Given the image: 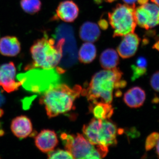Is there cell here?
<instances>
[{
  "instance_id": "cell-21",
  "label": "cell",
  "mask_w": 159,
  "mask_h": 159,
  "mask_svg": "<svg viewBox=\"0 0 159 159\" xmlns=\"http://www.w3.org/2000/svg\"><path fill=\"white\" fill-rule=\"evenodd\" d=\"M20 4L23 10L29 14H35L41 9L40 0H21Z\"/></svg>"
},
{
  "instance_id": "cell-35",
  "label": "cell",
  "mask_w": 159,
  "mask_h": 159,
  "mask_svg": "<svg viewBox=\"0 0 159 159\" xmlns=\"http://www.w3.org/2000/svg\"><path fill=\"white\" fill-rule=\"evenodd\" d=\"M105 2H107L108 3H112L113 2H115V1H116V0H105Z\"/></svg>"
},
{
  "instance_id": "cell-1",
  "label": "cell",
  "mask_w": 159,
  "mask_h": 159,
  "mask_svg": "<svg viewBox=\"0 0 159 159\" xmlns=\"http://www.w3.org/2000/svg\"><path fill=\"white\" fill-rule=\"evenodd\" d=\"M122 72L116 67L99 71L93 75L87 87L82 89L81 94L90 103H111L114 89L123 88L126 85V81L122 80Z\"/></svg>"
},
{
  "instance_id": "cell-7",
  "label": "cell",
  "mask_w": 159,
  "mask_h": 159,
  "mask_svg": "<svg viewBox=\"0 0 159 159\" xmlns=\"http://www.w3.org/2000/svg\"><path fill=\"white\" fill-rule=\"evenodd\" d=\"M55 44L62 51L59 68L66 71L77 62L78 52L74 29L71 26L61 24L56 28L53 36Z\"/></svg>"
},
{
  "instance_id": "cell-12",
  "label": "cell",
  "mask_w": 159,
  "mask_h": 159,
  "mask_svg": "<svg viewBox=\"0 0 159 159\" xmlns=\"http://www.w3.org/2000/svg\"><path fill=\"white\" fill-rule=\"evenodd\" d=\"M35 145L43 152H49L54 150L58 145L56 134L51 129L42 130L34 138Z\"/></svg>"
},
{
  "instance_id": "cell-22",
  "label": "cell",
  "mask_w": 159,
  "mask_h": 159,
  "mask_svg": "<svg viewBox=\"0 0 159 159\" xmlns=\"http://www.w3.org/2000/svg\"><path fill=\"white\" fill-rule=\"evenodd\" d=\"M130 92L134 101L136 103L138 108L144 104L146 99L145 91L139 86H135L128 90Z\"/></svg>"
},
{
  "instance_id": "cell-18",
  "label": "cell",
  "mask_w": 159,
  "mask_h": 159,
  "mask_svg": "<svg viewBox=\"0 0 159 159\" xmlns=\"http://www.w3.org/2000/svg\"><path fill=\"white\" fill-rule=\"evenodd\" d=\"M99 62L102 67L106 70L116 67L119 63L118 53L113 49H106L100 55Z\"/></svg>"
},
{
  "instance_id": "cell-9",
  "label": "cell",
  "mask_w": 159,
  "mask_h": 159,
  "mask_svg": "<svg viewBox=\"0 0 159 159\" xmlns=\"http://www.w3.org/2000/svg\"><path fill=\"white\" fill-rule=\"evenodd\" d=\"M137 24L141 28L148 30L159 25V6L147 3L135 9Z\"/></svg>"
},
{
  "instance_id": "cell-32",
  "label": "cell",
  "mask_w": 159,
  "mask_h": 159,
  "mask_svg": "<svg viewBox=\"0 0 159 159\" xmlns=\"http://www.w3.org/2000/svg\"><path fill=\"white\" fill-rule=\"evenodd\" d=\"M137 2L139 5H142L148 3V0H138Z\"/></svg>"
},
{
  "instance_id": "cell-11",
  "label": "cell",
  "mask_w": 159,
  "mask_h": 159,
  "mask_svg": "<svg viewBox=\"0 0 159 159\" xmlns=\"http://www.w3.org/2000/svg\"><path fill=\"white\" fill-rule=\"evenodd\" d=\"M117 48V51L122 58L133 57L136 53L141 41L138 34L134 33L126 34Z\"/></svg>"
},
{
  "instance_id": "cell-8",
  "label": "cell",
  "mask_w": 159,
  "mask_h": 159,
  "mask_svg": "<svg viewBox=\"0 0 159 159\" xmlns=\"http://www.w3.org/2000/svg\"><path fill=\"white\" fill-rule=\"evenodd\" d=\"M135 9V5L119 4L109 12V21L114 30V37L134 32L137 26Z\"/></svg>"
},
{
  "instance_id": "cell-6",
  "label": "cell",
  "mask_w": 159,
  "mask_h": 159,
  "mask_svg": "<svg viewBox=\"0 0 159 159\" xmlns=\"http://www.w3.org/2000/svg\"><path fill=\"white\" fill-rule=\"evenodd\" d=\"M82 130L84 136L92 145L108 147L117 144V136L119 130L109 119L93 118L88 124L84 125Z\"/></svg>"
},
{
  "instance_id": "cell-31",
  "label": "cell",
  "mask_w": 159,
  "mask_h": 159,
  "mask_svg": "<svg viewBox=\"0 0 159 159\" xmlns=\"http://www.w3.org/2000/svg\"><path fill=\"white\" fill-rule=\"evenodd\" d=\"M152 48L156 49V50H157L158 51H159V39L157 41V42L154 44L153 47H152Z\"/></svg>"
},
{
  "instance_id": "cell-16",
  "label": "cell",
  "mask_w": 159,
  "mask_h": 159,
  "mask_svg": "<svg viewBox=\"0 0 159 159\" xmlns=\"http://www.w3.org/2000/svg\"><path fill=\"white\" fill-rule=\"evenodd\" d=\"M101 34L99 27L95 23L87 21L80 27L79 36L80 39L87 42H95L99 39Z\"/></svg>"
},
{
  "instance_id": "cell-30",
  "label": "cell",
  "mask_w": 159,
  "mask_h": 159,
  "mask_svg": "<svg viewBox=\"0 0 159 159\" xmlns=\"http://www.w3.org/2000/svg\"><path fill=\"white\" fill-rule=\"evenodd\" d=\"M5 101V98L4 95L2 93V92L0 90V106L4 104Z\"/></svg>"
},
{
  "instance_id": "cell-13",
  "label": "cell",
  "mask_w": 159,
  "mask_h": 159,
  "mask_svg": "<svg viewBox=\"0 0 159 159\" xmlns=\"http://www.w3.org/2000/svg\"><path fill=\"white\" fill-rule=\"evenodd\" d=\"M78 6L72 0L61 2L56 9V18L66 22H72L79 14Z\"/></svg>"
},
{
  "instance_id": "cell-26",
  "label": "cell",
  "mask_w": 159,
  "mask_h": 159,
  "mask_svg": "<svg viewBox=\"0 0 159 159\" xmlns=\"http://www.w3.org/2000/svg\"><path fill=\"white\" fill-rule=\"evenodd\" d=\"M123 99H124V101L125 104L129 107H131V108H138L136 103H135L134 99H133L129 91H127L124 94Z\"/></svg>"
},
{
  "instance_id": "cell-24",
  "label": "cell",
  "mask_w": 159,
  "mask_h": 159,
  "mask_svg": "<svg viewBox=\"0 0 159 159\" xmlns=\"http://www.w3.org/2000/svg\"><path fill=\"white\" fill-rule=\"evenodd\" d=\"M159 139V133L153 132L146 138L145 142V149L146 151L152 149L156 146Z\"/></svg>"
},
{
  "instance_id": "cell-29",
  "label": "cell",
  "mask_w": 159,
  "mask_h": 159,
  "mask_svg": "<svg viewBox=\"0 0 159 159\" xmlns=\"http://www.w3.org/2000/svg\"><path fill=\"white\" fill-rule=\"evenodd\" d=\"M4 114V111L2 109L0 108V118H1ZM4 132L2 129V126H1V123H0V136H2L4 134Z\"/></svg>"
},
{
  "instance_id": "cell-27",
  "label": "cell",
  "mask_w": 159,
  "mask_h": 159,
  "mask_svg": "<svg viewBox=\"0 0 159 159\" xmlns=\"http://www.w3.org/2000/svg\"><path fill=\"white\" fill-rule=\"evenodd\" d=\"M99 25L100 28L103 30H106L108 28V24L105 20H100L99 22Z\"/></svg>"
},
{
  "instance_id": "cell-28",
  "label": "cell",
  "mask_w": 159,
  "mask_h": 159,
  "mask_svg": "<svg viewBox=\"0 0 159 159\" xmlns=\"http://www.w3.org/2000/svg\"><path fill=\"white\" fill-rule=\"evenodd\" d=\"M122 1L127 5L132 6V5H135V3L138 0H122Z\"/></svg>"
},
{
  "instance_id": "cell-34",
  "label": "cell",
  "mask_w": 159,
  "mask_h": 159,
  "mask_svg": "<svg viewBox=\"0 0 159 159\" xmlns=\"http://www.w3.org/2000/svg\"><path fill=\"white\" fill-rule=\"evenodd\" d=\"M151 1L157 6H159V0H151Z\"/></svg>"
},
{
  "instance_id": "cell-10",
  "label": "cell",
  "mask_w": 159,
  "mask_h": 159,
  "mask_svg": "<svg viewBox=\"0 0 159 159\" xmlns=\"http://www.w3.org/2000/svg\"><path fill=\"white\" fill-rule=\"evenodd\" d=\"M16 68L14 63L9 62L0 66V86L7 93L17 90L21 85L15 80Z\"/></svg>"
},
{
  "instance_id": "cell-3",
  "label": "cell",
  "mask_w": 159,
  "mask_h": 159,
  "mask_svg": "<svg viewBox=\"0 0 159 159\" xmlns=\"http://www.w3.org/2000/svg\"><path fill=\"white\" fill-rule=\"evenodd\" d=\"M30 52L33 62L26 67V70L35 68H54L59 64L62 57V51L56 47L55 39L49 38L47 35L34 42Z\"/></svg>"
},
{
  "instance_id": "cell-4",
  "label": "cell",
  "mask_w": 159,
  "mask_h": 159,
  "mask_svg": "<svg viewBox=\"0 0 159 159\" xmlns=\"http://www.w3.org/2000/svg\"><path fill=\"white\" fill-rule=\"evenodd\" d=\"M60 138L66 150L71 154L74 159L103 158L108 152L107 146L92 145L81 134L63 133Z\"/></svg>"
},
{
  "instance_id": "cell-19",
  "label": "cell",
  "mask_w": 159,
  "mask_h": 159,
  "mask_svg": "<svg viewBox=\"0 0 159 159\" xmlns=\"http://www.w3.org/2000/svg\"><path fill=\"white\" fill-rule=\"evenodd\" d=\"M97 54V48L91 42L84 43L78 52V59L82 63H90L95 59Z\"/></svg>"
},
{
  "instance_id": "cell-25",
  "label": "cell",
  "mask_w": 159,
  "mask_h": 159,
  "mask_svg": "<svg viewBox=\"0 0 159 159\" xmlns=\"http://www.w3.org/2000/svg\"><path fill=\"white\" fill-rule=\"evenodd\" d=\"M151 86L155 91L159 93V71L152 74L150 80Z\"/></svg>"
},
{
  "instance_id": "cell-15",
  "label": "cell",
  "mask_w": 159,
  "mask_h": 159,
  "mask_svg": "<svg viewBox=\"0 0 159 159\" xmlns=\"http://www.w3.org/2000/svg\"><path fill=\"white\" fill-rule=\"evenodd\" d=\"M20 51V43L15 36H5L0 39V53L4 56L14 57Z\"/></svg>"
},
{
  "instance_id": "cell-2",
  "label": "cell",
  "mask_w": 159,
  "mask_h": 159,
  "mask_svg": "<svg viewBox=\"0 0 159 159\" xmlns=\"http://www.w3.org/2000/svg\"><path fill=\"white\" fill-rule=\"evenodd\" d=\"M82 89L79 85L71 88L66 84H58L43 93L40 103L44 106L49 118L57 116L72 109L74 101L80 96Z\"/></svg>"
},
{
  "instance_id": "cell-17",
  "label": "cell",
  "mask_w": 159,
  "mask_h": 159,
  "mask_svg": "<svg viewBox=\"0 0 159 159\" xmlns=\"http://www.w3.org/2000/svg\"><path fill=\"white\" fill-rule=\"evenodd\" d=\"M89 109L97 119H109L114 113V108L111 103L102 102L90 103Z\"/></svg>"
},
{
  "instance_id": "cell-5",
  "label": "cell",
  "mask_w": 159,
  "mask_h": 159,
  "mask_svg": "<svg viewBox=\"0 0 159 159\" xmlns=\"http://www.w3.org/2000/svg\"><path fill=\"white\" fill-rule=\"evenodd\" d=\"M29 70L17 76V79L27 90L43 94L60 83V74L56 69L34 68Z\"/></svg>"
},
{
  "instance_id": "cell-14",
  "label": "cell",
  "mask_w": 159,
  "mask_h": 159,
  "mask_svg": "<svg viewBox=\"0 0 159 159\" xmlns=\"http://www.w3.org/2000/svg\"><path fill=\"white\" fill-rule=\"evenodd\" d=\"M11 131L19 139L27 138L32 134L33 127L31 120L25 116L15 118L11 122Z\"/></svg>"
},
{
  "instance_id": "cell-36",
  "label": "cell",
  "mask_w": 159,
  "mask_h": 159,
  "mask_svg": "<svg viewBox=\"0 0 159 159\" xmlns=\"http://www.w3.org/2000/svg\"><path fill=\"white\" fill-rule=\"evenodd\" d=\"M95 2L98 3V4H99V3H101L102 2V0H95Z\"/></svg>"
},
{
  "instance_id": "cell-23",
  "label": "cell",
  "mask_w": 159,
  "mask_h": 159,
  "mask_svg": "<svg viewBox=\"0 0 159 159\" xmlns=\"http://www.w3.org/2000/svg\"><path fill=\"white\" fill-rule=\"evenodd\" d=\"M49 159H74L71 154L67 150L58 149L48 152Z\"/></svg>"
},
{
  "instance_id": "cell-33",
  "label": "cell",
  "mask_w": 159,
  "mask_h": 159,
  "mask_svg": "<svg viewBox=\"0 0 159 159\" xmlns=\"http://www.w3.org/2000/svg\"><path fill=\"white\" fill-rule=\"evenodd\" d=\"M156 152L157 155L159 157V139L156 145Z\"/></svg>"
},
{
  "instance_id": "cell-20",
  "label": "cell",
  "mask_w": 159,
  "mask_h": 159,
  "mask_svg": "<svg viewBox=\"0 0 159 159\" xmlns=\"http://www.w3.org/2000/svg\"><path fill=\"white\" fill-rule=\"evenodd\" d=\"M147 61L145 57H139L136 61L135 64L131 66L133 75L131 77L132 81L142 77L147 72Z\"/></svg>"
}]
</instances>
